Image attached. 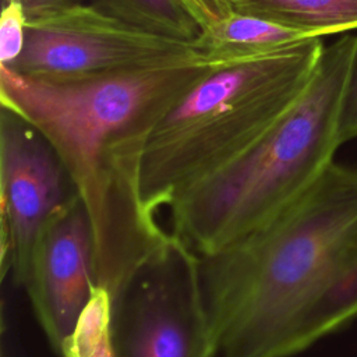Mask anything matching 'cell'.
<instances>
[{
    "label": "cell",
    "mask_w": 357,
    "mask_h": 357,
    "mask_svg": "<svg viewBox=\"0 0 357 357\" xmlns=\"http://www.w3.org/2000/svg\"><path fill=\"white\" fill-rule=\"evenodd\" d=\"M220 357H291L357 317V167L336 163L275 218L199 255Z\"/></svg>",
    "instance_id": "6da1fadb"
},
{
    "label": "cell",
    "mask_w": 357,
    "mask_h": 357,
    "mask_svg": "<svg viewBox=\"0 0 357 357\" xmlns=\"http://www.w3.org/2000/svg\"><path fill=\"white\" fill-rule=\"evenodd\" d=\"M194 63L81 82H49L0 66L1 107L33 126L64 163L89 215L96 283L113 300L170 237L141 191L148 141L209 71Z\"/></svg>",
    "instance_id": "7a4b0ae2"
},
{
    "label": "cell",
    "mask_w": 357,
    "mask_h": 357,
    "mask_svg": "<svg viewBox=\"0 0 357 357\" xmlns=\"http://www.w3.org/2000/svg\"><path fill=\"white\" fill-rule=\"evenodd\" d=\"M357 36L324 47L307 89L247 152L184 188L170 204L172 233L198 255L262 226L303 195L342 145L340 110Z\"/></svg>",
    "instance_id": "3957f363"
},
{
    "label": "cell",
    "mask_w": 357,
    "mask_h": 357,
    "mask_svg": "<svg viewBox=\"0 0 357 357\" xmlns=\"http://www.w3.org/2000/svg\"><path fill=\"white\" fill-rule=\"evenodd\" d=\"M321 38L237 66L211 68L158 123L141 173L146 208L170 206L192 183L261 141L307 89Z\"/></svg>",
    "instance_id": "277c9868"
},
{
    "label": "cell",
    "mask_w": 357,
    "mask_h": 357,
    "mask_svg": "<svg viewBox=\"0 0 357 357\" xmlns=\"http://www.w3.org/2000/svg\"><path fill=\"white\" fill-rule=\"evenodd\" d=\"M194 40L153 33L89 1L26 15V38L13 71L39 81L81 82L194 63Z\"/></svg>",
    "instance_id": "5b68a950"
},
{
    "label": "cell",
    "mask_w": 357,
    "mask_h": 357,
    "mask_svg": "<svg viewBox=\"0 0 357 357\" xmlns=\"http://www.w3.org/2000/svg\"><path fill=\"white\" fill-rule=\"evenodd\" d=\"M110 325L117 357H218L199 255L170 231L112 300Z\"/></svg>",
    "instance_id": "8992f818"
},
{
    "label": "cell",
    "mask_w": 357,
    "mask_h": 357,
    "mask_svg": "<svg viewBox=\"0 0 357 357\" xmlns=\"http://www.w3.org/2000/svg\"><path fill=\"white\" fill-rule=\"evenodd\" d=\"M79 197L47 139L11 110L0 113L1 278L24 286L36 238L66 204Z\"/></svg>",
    "instance_id": "52a82bcc"
},
{
    "label": "cell",
    "mask_w": 357,
    "mask_h": 357,
    "mask_svg": "<svg viewBox=\"0 0 357 357\" xmlns=\"http://www.w3.org/2000/svg\"><path fill=\"white\" fill-rule=\"evenodd\" d=\"M22 287L49 344L60 356L99 290L93 229L79 197L40 230Z\"/></svg>",
    "instance_id": "ba28073f"
},
{
    "label": "cell",
    "mask_w": 357,
    "mask_h": 357,
    "mask_svg": "<svg viewBox=\"0 0 357 357\" xmlns=\"http://www.w3.org/2000/svg\"><path fill=\"white\" fill-rule=\"evenodd\" d=\"M312 38L318 36L301 28L233 11L194 39V64L208 68L237 66L282 53Z\"/></svg>",
    "instance_id": "9c48e42d"
},
{
    "label": "cell",
    "mask_w": 357,
    "mask_h": 357,
    "mask_svg": "<svg viewBox=\"0 0 357 357\" xmlns=\"http://www.w3.org/2000/svg\"><path fill=\"white\" fill-rule=\"evenodd\" d=\"M233 11L301 28L318 38L357 28V0H231Z\"/></svg>",
    "instance_id": "30bf717a"
},
{
    "label": "cell",
    "mask_w": 357,
    "mask_h": 357,
    "mask_svg": "<svg viewBox=\"0 0 357 357\" xmlns=\"http://www.w3.org/2000/svg\"><path fill=\"white\" fill-rule=\"evenodd\" d=\"M99 10L141 29L194 40L201 29L177 0H89Z\"/></svg>",
    "instance_id": "8fae6325"
},
{
    "label": "cell",
    "mask_w": 357,
    "mask_h": 357,
    "mask_svg": "<svg viewBox=\"0 0 357 357\" xmlns=\"http://www.w3.org/2000/svg\"><path fill=\"white\" fill-rule=\"evenodd\" d=\"M110 305L107 293L99 289L60 357H117L112 339Z\"/></svg>",
    "instance_id": "7c38bea8"
},
{
    "label": "cell",
    "mask_w": 357,
    "mask_h": 357,
    "mask_svg": "<svg viewBox=\"0 0 357 357\" xmlns=\"http://www.w3.org/2000/svg\"><path fill=\"white\" fill-rule=\"evenodd\" d=\"M26 38V13L18 1L3 3L0 17V66L13 64L22 53Z\"/></svg>",
    "instance_id": "4fadbf2b"
},
{
    "label": "cell",
    "mask_w": 357,
    "mask_h": 357,
    "mask_svg": "<svg viewBox=\"0 0 357 357\" xmlns=\"http://www.w3.org/2000/svg\"><path fill=\"white\" fill-rule=\"evenodd\" d=\"M201 32L233 13L231 0H177Z\"/></svg>",
    "instance_id": "5bb4252c"
},
{
    "label": "cell",
    "mask_w": 357,
    "mask_h": 357,
    "mask_svg": "<svg viewBox=\"0 0 357 357\" xmlns=\"http://www.w3.org/2000/svg\"><path fill=\"white\" fill-rule=\"evenodd\" d=\"M339 135L342 144L357 137V52L349 71L343 95Z\"/></svg>",
    "instance_id": "9a60e30c"
},
{
    "label": "cell",
    "mask_w": 357,
    "mask_h": 357,
    "mask_svg": "<svg viewBox=\"0 0 357 357\" xmlns=\"http://www.w3.org/2000/svg\"><path fill=\"white\" fill-rule=\"evenodd\" d=\"M7 1H18L20 4H22V7L28 15V14L49 11V10L60 8L64 6H71L75 3L89 1V0H3V3H7Z\"/></svg>",
    "instance_id": "2e32d148"
}]
</instances>
